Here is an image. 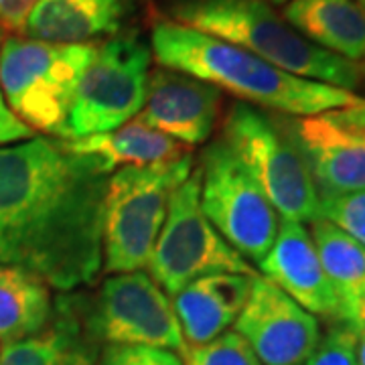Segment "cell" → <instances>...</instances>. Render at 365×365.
Here are the masks:
<instances>
[{
  "instance_id": "obj_1",
  "label": "cell",
  "mask_w": 365,
  "mask_h": 365,
  "mask_svg": "<svg viewBox=\"0 0 365 365\" xmlns=\"http://www.w3.org/2000/svg\"><path fill=\"white\" fill-rule=\"evenodd\" d=\"M110 173L66 140L0 144V264L69 292L104 270L102 207Z\"/></svg>"
},
{
  "instance_id": "obj_2",
  "label": "cell",
  "mask_w": 365,
  "mask_h": 365,
  "mask_svg": "<svg viewBox=\"0 0 365 365\" xmlns=\"http://www.w3.org/2000/svg\"><path fill=\"white\" fill-rule=\"evenodd\" d=\"M153 55L165 69L203 79L237 100L280 114L319 116L361 100L353 91L292 76L242 47L175 21L153 29Z\"/></svg>"
},
{
  "instance_id": "obj_3",
  "label": "cell",
  "mask_w": 365,
  "mask_h": 365,
  "mask_svg": "<svg viewBox=\"0 0 365 365\" xmlns=\"http://www.w3.org/2000/svg\"><path fill=\"white\" fill-rule=\"evenodd\" d=\"M175 23L227 41L292 76L353 91L361 81L359 63L307 41L266 0H187Z\"/></svg>"
},
{
  "instance_id": "obj_4",
  "label": "cell",
  "mask_w": 365,
  "mask_h": 365,
  "mask_svg": "<svg viewBox=\"0 0 365 365\" xmlns=\"http://www.w3.org/2000/svg\"><path fill=\"white\" fill-rule=\"evenodd\" d=\"M98 45H55L19 35L2 41L0 88L13 116L33 132L69 140V112Z\"/></svg>"
},
{
  "instance_id": "obj_5",
  "label": "cell",
  "mask_w": 365,
  "mask_h": 365,
  "mask_svg": "<svg viewBox=\"0 0 365 365\" xmlns=\"http://www.w3.org/2000/svg\"><path fill=\"white\" fill-rule=\"evenodd\" d=\"M193 173V157L110 175L102 207V252L108 274L144 270L150 262L173 191Z\"/></svg>"
},
{
  "instance_id": "obj_6",
  "label": "cell",
  "mask_w": 365,
  "mask_h": 365,
  "mask_svg": "<svg viewBox=\"0 0 365 365\" xmlns=\"http://www.w3.org/2000/svg\"><path fill=\"white\" fill-rule=\"evenodd\" d=\"M223 143L248 169L282 220L313 223L321 197L311 169L292 136L254 106L237 102L223 122Z\"/></svg>"
},
{
  "instance_id": "obj_7",
  "label": "cell",
  "mask_w": 365,
  "mask_h": 365,
  "mask_svg": "<svg viewBox=\"0 0 365 365\" xmlns=\"http://www.w3.org/2000/svg\"><path fill=\"white\" fill-rule=\"evenodd\" d=\"M148 268L153 280L169 297L211 274L256 276L248 260L217 234L203 213L199 167L173 191Z\"/></svg>"
},
{
  "instance_id": "obj_8",
  "label": "cell",
  "mask_w": 365,
  "mask_h": 365,
  "mask_svg": "<svg viewBox=\"0 0 365 365\" xmlns=\"http://www.w3.org/2000/svg\"><path fill=\"white\" fill-rule=\"evenodd\" d=\"M153 51L134 35L100 43L79 79L67 120L69 140L104 134L143 112Z\"/></svg>"
},
{
  "instance_id": "obj_9",
  "label": "cell",
  "mask_w": 365,
  "mask_h": 365,
  "mask_svg": "<svg viewBox=\"0 0 365 365\" xmlns=\"http://www.w3.org/2000/svg\"><path fill=\"white\" fill-rule=\"evenodd\" d=\"M199 173L201 209L211 225L237 254L260 264L280 227L278 213L260 185L223 140L205 148Z\"/></svg>"
},
{
  "instance_id": "obj_10",
  "label": "cell",
  "mask_w": 365,
  "mask_h": 365,
  "mask_svg": "<svg viewBox=\"0 0 365 365\" xmlns=\"http://www.w3.org/2000/svg\"><path fill=\"white\" fill-rule=\"evenodd\" d=\"M79 313L98 343L144 345L175 353L187 347L173 300L144 270L112 274L88 307L79 304Z\"/></svg>"
},
{
  "instance_id": "obj_11",
  "label": "cell",
  "mask_w": 365,
  "mask_h": 365,
  "mask_svg": "<svg viewBox=\"0 0 365 365\" xmlns=\"http://www.w3.org/2000/svg\"><path fill=\"white\" fill-rule=\"evenodd\" d=\"M234 325L262 365H304L321 341L317 317L264 276L254 278Z\"/></svg>"
},
{
  "instance_id": "obj_12",
  "label": "cell",
  "mask_w": 365,
  "mask_h": 365,
  "mask_svg": "<svg viewBox=\"0 0 365 365\" xmlns=\"http://www.w3.org/2000/svg\"><path fill=\"white\" fill-rule=\"evenodd\" d=\"M222 90L203 79L173 69L150 73L138 116L173 140L189 146L207 143L220 118Z\"/></svg>"
},
{
  "instance_id": "obj_13",
  "label": "cell",
  "mask_w": 365,
  "mask_h": 365,
  "mask_svg": "<svg viewBox=\"0 0 365 365\" xmlns=\"http://www.w3.org/2000/svg\"><path fill=\"white\" fill-rule=\"evenodd\" d=\"M258 266L266 280L287 292L304 311L337 323L343 321L341 300L327 278L304 223L280 220L272 248Z\"/></svg>"
},
{
  "instance_id": "obj_14",
  "label": "cell",
  "mask_w": 365,
  "mask_h": 365,
  "mask_svg": "<svg viewBox=\"0 0 365 365\" xmlns=\"http://www.w3.org/2000/svg\"><path fill=\"white\" fill-rule=\"evenodd\" d=\"M294 143L307 160L319 197L365 191V134L341 124L331 112L299 118Z\"/></svg>"
},
{
  "instance_id": "obj_15",
  "label": "cell",
  "mask_w": 365,
  "mask_h": 365,
  "mask_svg": "<svg viewBox=\"0 0 365 365\" xmlns=\"http://www.w3.org/2000/svg\"><path fill=\"white\" fill-rule=\"evenodd\" d=\"M256 276L211 274L197 278L173 299L187 347L222 337L240 317Z\"/></svg>"
},
{
  "instance_id": "obj_16",
  "label": "cell",
  "mask_w": 365,
  "mask_h": 365,
  "mask_svg": "<svg viewBox=\"0 0 365 365\" xmlns=\"http://www.w3.org/2000/svg\"><path fill=\"white\" fill-rule=\"evenodd\" d=\"M130 0H39L25 23L26 39L55 45H83L116 35Z\"/></svg>"
},
{
  "instance_id": "obj_17",
  "label": "cell",
  "mask_w": 365,
  "mask_h": 365,
  "mask_svg": "<svg viewBox=\"0 0 365 365\" xmlns=\"http://www.w3.org/2000/svg\"><path fill=\"white\" fill-rule=\"evenodd\" d=\"M98 341L81 321L79 304L59 297L55 313L43 331L2 345L0 365H98Z\"/></svg>"
},
{
  "instance_id": "obj_18",
  "label": "cell",
  "mask_w": 365,
  "mask_h": 365,
  "mask_svg": "<svg viewBox=\"0 0 365 365\" xmlns=\"http://www.w3.org/2000/svg\"><path fill=\"white\" fill-rule=\"evenodd\" d=\"M284 21L325 51L353 63L365 59V11L355 0H292Z\"/></svg>"
},
{
  "instance_id": "obj_19",
  "label": "cell",
  "mask_w": 365,
  "mask_h": 365,
  "mask_svg": "<svg viewBox=\"0 0 365 365\" xmlns=\"http://www.w3.org/2000/svg\"><path fill=\"white\" fill-rule=\"evenodd\" d=\"M66 143L78 155L98 158L110 175L124 167H150L187 155L185 144L148 126L140 116H134L116 130Z\"/></svg>"
},
{
  "instance_id": "obj_20",
  "label": "cell",
  "mask_w": 365,
  "mask_h": 365,
  "mask_svg": "<svg viewBox=\"0 0 365 365\" xmlns=\"http://www.w3.org/2000/svg\"><path fill=\"white\" fill-rule=\"evenodd\" d=\"M55 299L37 274L0 264V343L26 339L51 323Z\"/></svg>"
},
{
  "instance_id": "obj_21",
  "label": "cell",
  "mask_w": 365,
  "mask_h": 365,
  "mask_svg": "<svg viewBox=\"0 0 365 365\" xmlns=\"http://www.w3.org/2000/svg\"><path fill=\"white\" fill-rule=\"evenodd\" d=\"M311 225L314 248L331 287L339 297L343 321L347 323L357 307L365 302V248L323 217Z\"/></svg>"
},
{
  "instance_id": "obj_22",
  "label": "cell",
  "mask_w": 365,
  "mask_h": 365,
  "mask_svg": "<svg viewBox=\"0 0 365 365\" xmlns=\"http://www.w3.org/2000/svg\"><path fill=\"white\" fill-rule=\"evenodd\" d=\"M181 355L182 365H262L235 331H227L205 345L185 347Z\"/></svg>"
},
{
  "instance_id": "obj_23",
  "label": "cell",
  "mask_w": 365,
  "mask_h": 365,
  "mask_svg": "<svg viewBox=\"0 0 365 365\" xmlns=\"http://www.w3.org/2000/svg\"><path fill=\"white\" fill-rule=\"evenodd\" d=\"M321 217L337 225L365 248V191L323 197Z\"/></svg>"
},
{
  "instance_id": "obj_24",
  "label": "cell",
  "mask_w": 365,
  "mask_h": 365,
  "mask_svg": "<svg viewBox=\"0 0 365 365\" xmlns=\"http://www.w3.org/2000/svg\"><path fill=\"white\" fill-rule=\"evenodd\" d=\"M304 365H359L355 353V331L349 323L339 321L321 337L317 349Z\"/></svg>"
},
{
  "instance_id": "obj_25",
  "label": "cell",
  "mask_w": 365,
  "mask_h": 365,
  "mask_svg": "<svg viewBox=\"0 0 365 365\" xmlns=\"http://www.w3.org/2000/svg\"><path fill=\"white\" fill-rule=\"evenodd\" d=\"M98 365H182L179 353L144 345H106Z\"/></svg>"
},
{
  "instance_id": "obj_26",
  "label": "cell",
  "mask_w": 365,
  "mask_h": 365,
  "mask_svg": "<svg viewBox=\"0 0 365 365\" xmlns=\"http://www.w3.org/2000/svg\"><path fill=\"white\" fill-rule=\"evenodd\" d=\"M39 0H0V29L23 35L29 13Z\"/></svg>"
},
{
  "instance_id": "obj_27",
  "label": "cell",
  "mask_w": 365,
  "mask_h": 365,
  "mask_svg": "<svg viewBox=\"0 0 365 365\" xmlns=\"http://www.w3.org/2000/svg\"><path fill=\"white\" fill-rule=\"evenodd\" d=\"M2 29H0V47H2ZM26 138H33V130L26 128L23 122H19L13 116V112L9 110V106L4 102V96H2V88H0V144H13L26 140Z\"/></svg>"
},
{
  "instance_id": "obj_28",
  "label": "cell",
  "mask_w": 365,
  "mask_h": 365,
  "mask_svg": "<svg viewBox=\"0 0 365 365\" xmlns=\"http://www.w3.org/2000/svg\"><path fill=\"white\" fill-rule=\"evenodd\" d=\"M331 116L335 118V120H339L341 124L351 126L355 130L365 134V100H359L357 104L335 110V112H331Z\"/></svg>"
},
{
  "instance_id": "obj_29",
  "label": "cell",
  "mask_w": 365,
  "mask_h": 365,
  "mask_svg": "<svg viewBox=\"0 0 365 365\" xmlns=\"http://www.w3.org/2000/svg\"><path fill=\"white\" fill-rule=\"evenodd\" d=\"M355 331V353H357V364L365 365V302L357 307V311L347 321Z\"/></svg>"
},
{
  "instance_id": "obj_30",
  "label": "cell",
  "mask_w": 365,
  "mask_h": 365,
  "mask_svg": "<svg viewBox=\"0 0 365 365\" xmlns=\"http://www.w3.org/2000/svg\"><path fill=\"white\" fill-rule=\"evenodd\" d=\"M274 4H288V2H292V0H270Z\"/></svg>"
},
{
  "instance_id": "obj_31",
  "label": "cell",
  "mask_w": 365,
  "mask_h": 365,
  "mask_svg": "<svg viewBox=\"0 0 365 365\" xmlns=\"http://www.w3.org/2000/svg\"><path fill=\"white\" fill-rule=\"evenodd\" d=\"M357 4H359V6L365 11V0H357Z\"/></svg>"
}]
</instances>
